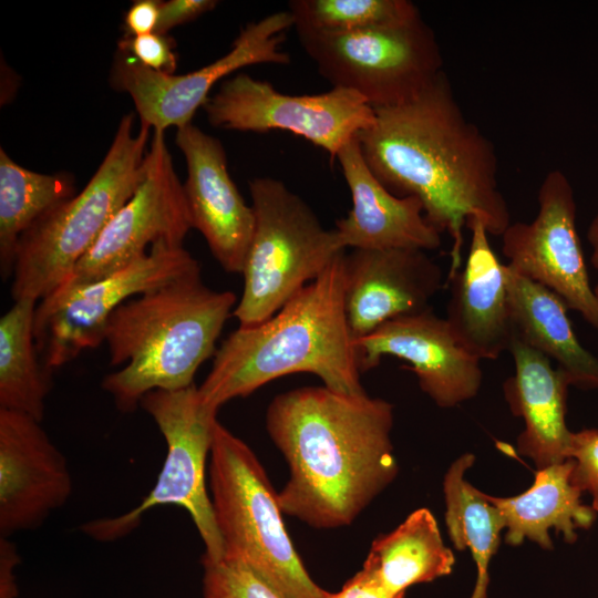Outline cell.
<instances>
[{
    "label": "cell",
    "instance_id": "obj_15",
    "mask_svg": "<svg viewBox=\"0 0 598 598\" xmlns=\"http://www.w3.org/2000/svg\"><path fill=\"white\" fill-rule=\"evenodd\" d=\"M361 373L378 367L384 355L410 363L421 390L440 408H453L478 393L481 360L454 336L445 318L432 309L386 321L355 340Z\"/></svg>",
    "mask_w": 598,
    "mask_h": 598
},
{
    "label": "cell",
    "instance_id": "obj_20",
    "mask_svg": "<svg viewBox=\"0 0 598 598\" xmlns=\"http://www.w3.org/2000/svg\"><path fill=\"white\" fill-rule=\"evenodd\" d=\"M471 231L468 256L451 281L446 321L460 343L482 360H496L509 350L513 323L507 268L494 252L489 234L477 218Z\"/></svg>",
    "mask_w": 598,
    "mask_h": 598
},
{
    "label": "cell",
    "instance_id": "obj_18",
    "mask_svg": "<svg viewBox=\"0 0 598 598\" xmlns=\"http://www.w3.org/2000/svg\"><path fill=\"white\" fill-rule=\"evenodd\" d=\"M343 299L359 340L401 316L431 309L443 272L420 249H352L343 256Z\"/></svg>",
    "mask_w": 598,
    "mask_h": 598
},
{
    "label": "cell",
    "instance_id": "obj_32",
    "mask_svg": "<svg viewBox=\"0 0 598 598\" xmlns=\"http://www.w3.org/2000/svg\"><path fill=\"white\" fill-rule=\"evenodd\" d=\"M218 2L215 0L162 1L155 32L167 34L171 29L197 19L204 13L214 10Z\"/></svg>",
    "mask_w": 598,
    "mask_h": 598
},
{
    "label": "cell",
    "instance_id": "obj_30",
    "mask_svg": "<svg viewBox=\"0 0 598 598\" xmlns=\"http://www.w3.org/2000/svg\"><path fill=\"white\" fill-rule=\"evenodd\" d=\"M568 458L574 461L571 484L590 495V506L598 513V429L573 432Z\"/></svg>",
    "mask_w": 598,
    "mask_h": 598
},
{
    "label": "cell",
    "instance_id": "obj_4",
    "mask_svg": "<svg viewBox=\"0 0 598 598\" xmlns=\"http://www.w3.org/2000/svg\"><path fill=\"white\" fill-rule=\"evenodd\" d=\"M237 302L234 292L207 287L202 268L128 299L112 312L104 332L110 363L125 365L105 375L102 389L118 410L132 412L148 392L195 384Z\"/></svg>",
    "mask_w": 598,
    "mask_h": 598
},
{
    "label": "cell",
    "instance_id": "obj_27",
    "mask_svg": "<svg viewBox=\"0 0 598 598\" xmlns=\"http://www.w3.org/2000/svg\"><path fill=\"white\" fill-rule=\"evenodd\" d=\"M37 301H13L0 319V409L42 421L51 370L41 362L34 339Z\"/></svg>",
    "mask_w": 598,
    "mask_h": 598
},
{
    "label": "cell",
    "instance_id": "obj_31",
    "mask_svg": "<svg viewBox=\"0 0 598 598\" xmlns=\"http://www.w3.org/2000/svg\"><path fill=\"white\" fill-rule=\"evenodd\" d=\"M118 49L133 56L144 66L161 73L174 74L177 64L174 39L157 32L137 37H124Z\"/></svg>",
    "mask_w": 598,
    "mask_h": 598
},
{
    "label": "cell",
    "instance_id": "obj_11",
    "mask_svg": "<svg viewBox=\"0 0 598 598\" xmlns=\"http://www.w3.org/2000/svg\"><path fill=\"white\" fill-rule=\"evenodd\" d=\"M203 109L214 127L290 132L326 151L331 162L374 121L373 107L351 90L332 87L316 94L290 95L247 73L224 80Z\"/></svg>",
    "mask_w": 598,
    "mask_h": 598
},
{
    "label": "cell",
    "instance_id": "obj_21",
    "mask_svg": "<svg viewBox=\"0 0 598 598\" xmlns=\"http://www.w3.org/2000/svg\"><path fill=\"white\" fill-rule=\"evenodd\" d=\"M515 372L503 392L515 416L525 427L517 437V452L530 457L537 470L568 458L573 431L566 423L567 375L550 359L513 334L508 350Z\"/></svg>",
    "mask_w": 598,
    "mask_h": 598
},
{
    "label": "cell",
    "instance_id": "obj_16",
    "mask_svg": "<svg viewBox=\"0 0 598 598\" xmlns=\"http://www.w3.org/2000/svg\"><path fill=\"white\" fill-rule=\"evenodd\" d=\"M41 422L0 409V534L40 527L72 493L68 461Z\"/></svg>",
    "mask_w": 598,
    "mask_h": 598
},
{
    "label": "cell",
    "instance_id": "obj_1",
    "mask_svg": "<svg viewBox=\"0 0 598 598\" xmlns=\"http://www.w3.org/2000/svg\"><path fill=\"white\" fill-rule=\"evenodd\" d=\"M373 110V123L357 135L362 156L389 192L417 198L427 221L451 236L450 278L461 268L470 219L499 237L511 224L495 146L467 120L444 71L414 99Z\"/></svg>",
    "mask_w": 598,
    "mask_h": 598
},
{
    "label": "cell",
    "instance_id": "obj_17",
    "mask_svg": "<svg viewBox=\"0 0 598 598\" xmlns=\"http://www.w3.org/2000/svg\"><path fill=\"white\" fill-rule=\"evenodd\" d=\"M175 141L186 161L183 186L192 228L226 272L243 274L255 213L229 175L223 144L193 123L177 128Z\"/></svg>",
    "mask_w": 598,
    "mask_h": 598
},
{
    "label": "cell",
    "instance_id": "obj_23",
    "mask_svg": "<svg viewBox=\"0 0 598 598\" xmlns=\"http://www.w3.org/2000/svg\"><path fill=\"white\" fill-rule=\"evenodd\" d=\"M506 268L513 334L555 360L570 385L598 390V358L577 339L565 302L543 285Z\"/></svg>",
    "mask_w": 598,
    "mask_h": 598
},
{
    "label": "cell",
    "instance_id": "obj_24",
    "mask_svg": "<svg viewBox=\"0 0 598 598\" xmlns=\"http://www.w3.org/2000/svg\"><path fill=\"white\" fill-rule=\"evenodd\" d=\"M453 551L445 546L436 518L427 508L412 512L396 528L375 538L363 568L392 594L452 574Z\"/></svg>",
    "mask_w": 598,
    "mask_h": 598
},
{
    "label": "cell",
    "instance_id": "obj_34",
    "mask_svg": "<svg viewBox=\"0 0 598 598\" xmlns=\"http://www.w3.org/2000/svg\"><path fill=\"white\" fill-rule=\"evenodd\" d=\"M162 1H134L124 16L125 37H137L156 31Z\"/></svg>",
    "mask_w": 598,
    "mask_h": 598
},
{
    "label": "cell",
    "instance_id": "obj_5",
    "mask_svg": "<svg viewBox=\"0 0 598 598\" xmlns=\"http://www.w3.org/2000/svg\"><path fill=\"white\" fill-rule=\"evenodd\" d=\"M134 114L121 118L94 175L74 197L40 218L20 239L12 272L13 301H40L61 288L143 177L151 128L134 133Z\"/></svg>",
    "mask_w": 598,
    "mask_h": 598
},
{
    "label": "cell",
    "instance_id": "obj_10",
    "mask_svg": "<svg viewBox=\"0 0 598 598\" xmlns=\"http://www.w3.org/2000/svg\"><path fill=\"white\" fill-rule=\"evenodd\" d=\"M200 268L184 247L157 244L142 258L91 283L59 289L40 300L34 339L41 362L60 368L104 342L112 312L128 299L155 290Z\"/></svg>",
    "mask_w": 598,
    "mask_h": 598
},
{
    "label": "cell",
    "instance_id": "obj_35",
    "mask_svg": "<svg viewBox=\"0 0 598 598\" xmlns=\"http://www.w3.org/2000/svg\"><path fill=\"white\" fill-rule=\"evenodd\" d=\"M587 240L591 248L590 262L594 268L598 271V213L591 219L588 230H587ZM594 292L598 299V281L594 287Z\"/></svg>",
    "mask_w": 598,
    "mask_h": 598
},
{
    "label": "cell",
    "instance_id": "obj_25",
    "mask_svg": "<svg viewBox=\"0 0 598 598\" xmlns=\"http://www.w3.org/2000/svg\"><path fill=\"white\" fill-rule=\"evenodd\" d=\"M75 195L73 175L30 171L0 148V274L4 281L12 277L21 237L40 218Z\"/></svg>",
    "mask_w": 598,
    "mask_h": 598
},
{
    "label": "cell",
    "instance_id": "obj_2",
    "mask_svg": "<svg viewBox=\"0 0 598 598\" xmlns=\"http://www.w3.org/2000/svg\"><path fill=\"white\" fill-rule=\"evenodd\" d=\"M266 427L289 467L281 511L312 527L350 525L398 475L393 405L365 391L283 392L270 402Z\"/></svg>",
    "mask_w": 598,
    "mask_h": 598
},
{
    "label": "cell",
    "instance_id": "obj_28",
    "mask_svg": "<svg viewBox=\"0 0 598 598\" xmlns=\"http://www.w3.org/2000/svg\"><path fill=\"white\" fill-rule=\"evenodd\" d=\"M296 29L346 32L400 25L421 18L408 0H291Z\"/></svg>",
    "mask_w": 598,
    "mask_h": 598
},
{
    "label": "cell",
    "instance_id": "obj_22",
    "mask_svg": "<svg viewBox=\"0 0 598 598\" xmlns=\"http://www.w3.org/2000/svg\"><path fill=\"white\" fill-rule=\"evenodd\" d=\"M573 466L574 461L567 458L537 470L533 485L516 496L488 495L504 517L506 544L518 546L529 539L550 550L554 547L550 529L573 544L578 530L595 524L598 513L580 501L582 493L570 482Z\"/></svg>",
    "mask_w": 598,
    "mask_h": 598
},
{
    "label": "cell",
    "instance_id": "obj_3",
    "mask_svg": "<svg viewBox=\"0 0 598 598\" xmlns=\"http://www.w3.org/2000/svg\"><path fill=\"white\" fill-rule=\"evenodd\" d=\"M344 254L272 317L255 326H239L223 341L198 386L206 409L217 413L226 402L299 372L315 374L323 385L340 392H364L344 310Z\"/></svg>",
    "mask_w": 598,
    "mask_h": 598
},
{
    "label": "cell",
    "instance_id": "obj_13",
    "mask_svg": "<svg viewBox=\"0 0 598 598\" xmlns=\"http://www.w3.org/2000/svg\"><path fill=\"white\" fill-rule=\"evenodd\" d=\"M189 229L184 186L175 172L164 133L154 132L143 177L134 194L59 289L101 280L145 256L148 246L150 249L157 244L184 247Z\"/></svg>",
    "mask_w": 598,
    "mask_h": 598
},
{
    "label": "cell",
    "instance_id": "obj_12",
    "mask_svg": "<svg viewBox=\"0 0 598 598\" xmlns=\"http://www.w3.org/2000/svg\"><path fill=\"white\" fill-rule=\"evenodd\" d=\"M293 25V17L288 10L249 22L225 55L185 74L153 71L117 49L110 83L116 91L131 96L141 125L159 133L171 126L181 128L192 123L220 80L249 65L289 64L290 55L281 44L287 30Z\"/></svg>",
    "mask_w": 598,
    "mask_h": 598
},
{
    "label": "cell",
    "instance_id": "obj_7",
    "mask_svg": "<svg viewBox=\"0 0 598 598\" xmlns=\"http://www.w3.org/2000/svg\"><path fill=\"white\" fill-rule=\"evenodd\" d=\"M255 230L243 269L244 288L233 315L240 327L258 324L280 310L346 251L310 206L283 182L248 183Z\"/></svg>",
    "mask_w": 598,
    "mask_h": 598
},
{
    "label": "cell",
    "instance_id": "obj_14",
    "mask_svg": "<svg viewBox=\"0 0 598 598\" xmlns=\"http://www.w3.org/2000/svg\"><path fill=\"white\" fill-rule=\"evenodd\" d=\"M538 210L529 221L511 223L502 252L516 274L555 292L598 333V299L591 287L577 230L573 185L560 169L549 171L538 188Z\"/></svg>",
    "mask_w": 598,
    "mask_h": 598
},
{
    "label": "cell",
    "instance_id": "obj_9",
    "mask_svg": "<svg viewBox=\"0 0 598 598\" xmlns=\"http://www.w3.org/2000/svg\"><path fill=\"white\" fill-rule=\"evenodd\" d=\"M296 31L320 75L332 87L358 93L373 109L414 99L443 72L436 37L422 17L355 31Z\"/></svg>",
    "mask_w": 598,
    "mask_h": 598
},
{
    "label": "cell",
    "instance_id": "obj_8",
    "mask_svg": "<svg viewBox=\"0 0 598 598\" xmlns=\"http://www.w3.org/2000/svg\"><path fill=\"white\" fill-rule=\"evenodd\" d=\"M140 406L154 420L167 445L157 481L130 512L87 522L82 530L95 540L112 542L135 529L143 514L151 508L176 505L184 508L195 524L205 545L203 557L213 561L221 559L224 546L207 487L217 413L203 405L195 384L177 391L148 392Z\"/></svg>",
    "mask_w": 598,
    "mask_h": 598
},
{
    "label": "cell",
    "instance_id": "obj_6",
    "mask_svg": "<svg viewBox=\"0 0 598 598\" xmlns=\"http://www.w3.org/2000/svg\"><path fill=\"white\" fill-rule=\"evenodd\" d=\"M208 486L223 558L245 564L280 598H323L287 533L278 493L254 451L214 426Z\"/></svg>",
    "mask_w": 598,
    "mask_h": 598
},
{
    "label": "cell",
    "instance_id": "obj_36",
    "mask_svg": "<svg viewBox=\"0 0 598 598\" xmlns=\"http://www.w3.org/2000/svg\"><path fill=\"white\" fill-rule=\"evenodd\" d=\"M0 598H17V596H0Z\"/></svg>",
    "mask_w": 598,
    "mask_h": 598
},
{
    "label": "cell",
    "instance_id": "obj_33",
    "mask_svg": "<svg viewBox=\"0 0 598 598\" xmlns=\"http://www.w3.org/2000/svg\"><path fill=\"white\" fill-rule=\"evenodd\" d=\"M323 598H405V594H392L372 571L362 567L341 590L326 591Z\"/></svg>",
    "mask_w": 598,
    "mask_h": 598
},
{
    "label": "cell",
    "instance_id": "obj_26",
    "mask_svg": "<svg viewBox=\"0 0 598 598\" xmlns=\"http://www.w3.org/2000/svg\"><path fill=\"white\" fill-rule=\"evenodd\" d=\"M474 462L475 456L465 453L444 475L445 524L454 547L470 549L476 564L477 579L471 598H487L488 566L499 547L505 520L488 494L465 481V472Z\"/></svg>",
    "mask_w": 598,
    "mask_h": 598
},
{
    "label": "cell",
    "instance_id": "obj_29",
    "mask_svg": "<svg viewBox=\"0 0 598 598\" xmlns=\"http://www.w3.org/2000/svg\"><path fill=\"white\" fill-rule=\"evenodd\" d=\"M204 598H280L245 564L221 558L202 557Z\"/></svg>",
    "mask_w": 598,
    "mask_h": 598
},
{
    "label": "cell",
    "instance_id": "obj_19",
    "mask_svg": "<svg viewBox=\"0 0 598 598\" xmlns=\"http://www.w3.org/2000/svg\"><path fill=\"white\" fill-rule=\"evenodd\" d=\"M336 159L352 200L347 216L336 221L334 230L343 248L427 251L441 246L442 234L425 218L422 203L386 189L368 167L357 136Z\"/></svg>",
    "mask_w": 598,
    "mask_h": 598
}]
</instances>
